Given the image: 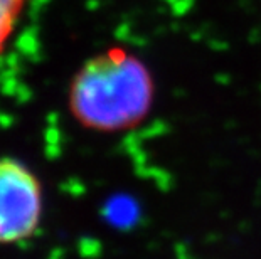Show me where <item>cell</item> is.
I'll list each match as a JSON object with an SVG mask.
<instances>
[{
    "label": "cell",
    "mask_w": 261,
    "mask_h": 259,
    "mask_svg": "<svg viewBox=\"0 0 261 259\" xmlns=\"http://www.w3.org/2000/svg\"><path fill=\"white\" fill-rule=\"evenodd\" d=\"M29 0H0V56L7 49Z\"/></svg>",
    "instance_id": "3957f363"
},
{
    "label": "cell",
    "mask_w": 261,
    "mask_h": 259,
    "mask_svg": "<svg viewBox=\"0 0 261 259\" xmlns=\"http://www.w3.org/2000/svg\"><path fill=\"white\" fill-rule=\"evenodd\" d=\"M44 190L24 162L0 157V246L32 238L42 220Z\"/></svg>",
    "instance_id": "7a4b0ae2"
},
{
    "label": "cell",
    "mask_w": 261,
    "mask_h": 259,
    "mask_svg": "<svg viewBox=\"0 0 261 259\" xmlns=\"http://www.w3.org/2000/svg\"><path fill=\"white\" fill-rule=\"evenodd\" d=\"M155 103V79L145 61L121 46L86 59L68 88V109L83 128L123 133L148 118Z\"/></svg>",
    "instance_id": "6da1fadb"
}]
</instances>
